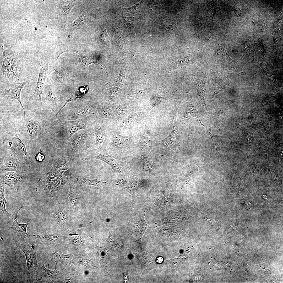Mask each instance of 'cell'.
I'll return each instance as SVG.
<instances>
[{
  "label": "cell",
  "instance_id": "1",
  "mask_svg": "<svg viewBox=\"0 0 283 283\" xmlns=\"http://www.w3.org/2000/svg\"><path fill=\"white\" fill-rule=\"evenodd\" d=\"M14 243L16 246L20 249L25 255L27 267V280L30 282H34L38 265L36 258L37 251L38 247L37 242L33 240L28 243L23 244L15 240Z\"/></svg>",
  "mask_w": 283,
  "mask_h": 283
},
{
  "label": "cell",
  "instance_id": "2",
  "mask_svg": "<svg viewBox=\"0 0 283 283\" xmlns=\"http://www.w3.org/2000/svg\"><path fill=\"white\" fill-rule=\"evenodd\" d=\"M91 159H99L104 162L108 164L115 173L125 172L129 168L128 165L124 161L109 155H104L96 151L90 153L85 157L82 159V160L86 161Z\"/></svg>",
  "mask_w": 283,
  "mask_h": 283
},
{
  "label": "cell",
  "instance_id": "3",
  "mask_svg": "<svg viewBox=\"0 0 283 283\" xmlns=\"http://www.w3.org/2000/svg\"><path fill=\"white\" fill-rule=\"evenodd\" d=\"M20 210V208H18L14 211L7 219V224L9 228L16 232L18 239L20 241L27 243L33 240L35 235H30L27 233L26 229L29 223L20 224L18 222L17 216Z\"/></svg>",
  "mask_w": 283,
  "mask_h": 283
},
{
  "label": "cell",
  "instance_id": "4",
  "mask_svg": "<svg viewBox=\"0 0 283 283\" xmlns=\"http://www.w3.org/2000/svg\"><path fill=\"white\" fill-rule=\"evenodd\" d=\"M31 80V79H30L21 82L13 84L11 87L8 89L2 90L1 91L0 101L5 96H7L12 99L17 100L19 102L23 109L25 117V110L21 101V92L24 86L27 84H29Z\"/></svg>",
  "mask_w": 283,
  "mask_h": 283
},
{
  "label": "cell",
  "instance_id": "5",
  "mask_svg": "<svg viewBox=\"0 0 283 283\" xmlns=\"http://www.w3.org/2000/svg\"><path fill=\"white\" fill-rule=\"evenodd\" d=\"M59 274V271H57L55 268L54 270H51L47 269L43 263H38L34 282L37 283L51 282L56 279V276Z\"/></svg>",
  "mask_w": 283,
  "mask_h": 283
},
{
  "label": "cell",
  "instance_id": "6",
  "mask_svg": "<svg viewBox=\"0 0 283 283\" xmlns=\"http://www.w3.org/2000/svg\"><path fill=\"white\" fill-rule=\"evenodd\" d=\"M1 48L3 56V61L1 68L18 63V59L7 41H1Z\"/></svg>",
  "mask_w": 283,
  "mask_h": 283
},
{
  "label": "cell",
  "instance_id": "7",
  "mask_svg": "<svg viewBox=\"0 0 283 283\" xmlns=\"http://www.w3.org/2000/svg\"><path fill=\"white\" fill-rule=\"evenodd\" d=\"M39 73L37 81L35 86L34 95L38 96L39 101L43 107L42 102V96L45 82L46 67L41 61L39 63Z\"/></svg>",
  "mask_w": 283,
  "mask_h": 283
},
{
  "label": "cell",
  "instance_id": "8",
  "mask_svg": "<svg viewBox=\"0 0 283 283\" xmlns=\"http://www.w3.org/2000/svg\"><path fill=\"white\" fill-rule=\"evenodd\" d=\"M195 117L197 118L200 122L201 124L207 131V129L203 124L199 118L197 109L192 102L188 100L187 107L185 111L181 117V122L182 123L184 124L187 127L188 131V139H190L188 130V122L191 118Z\"/></svg>",
  "mask_w": 283,
  "mask_h": 283
},
{
  "label": "cell",
  "instance_id": "9",
  "mask_svg": "<svg viewBox=\"0 0 283 283\" xmlns=\"http://www.w3.org/2000/svg\"><path fill=\"white\" fill-rule=\"evenodd\" d=\"M179 105L175 109L173 116V125L170 134L165 139L162 140L164 144L168 148L174 147L176 144L178 139V125L177 120V117Z\"/></svg>",
  "mask_w": 283,
  "mask_h": 283
},
{
  "label": "cell",
  "instance_id": "10",
  "mask_svg": "<svg viewBox=\"0 0 283 283\" xmlns=\"http://www.w3.org/2000/svg\"><path fill=\"white\" fill-rule=\"evenodd\" d=\"M20 67L18 63L1 68V75L8 81L15 83L18 82Z\"/></svg>",
  "mask_w": 283,
  "mask_h": 283
},
{
  "label": "cell",
  "instance_id": "11",
  "mask_svg": "<svg viewBox=\"0 0 283 283\" xmlns=\"http://www.w3.org/2000/svg\"><path fill=\"white\" fill-rule=\"evenodd\" d=\"M22 181V178L17 174L13 172H9L3 176L1 181V184L6 185L10 188L17 189Z\"/></svg>",
  "mask_w": 283,
  "mask_h": 283
},
{
  "label": "cell",
  "instance_id": "12",
  "mask_svg": "<svg viewBox=\"0 0 283 283\" xmlns=\"http://www.w3.org/2000/svg\"><path fill=\"white\" fill-rule=\"evenodd\" d=\"M85 132L79 131L72 135L70 143L73 148L80 149L85 145L88 138L87 134Z\"/></svg>",
  "mask_w": 283,
  "mask_h": 283
},
{
  "label": "cell",
  "instance_id": "13",
  "mask_svg": "<svg viewBox=\"0 0 283 283\" xmlns=\"http://www.w3.org/2000/svg\"><path fill=\"white\" fill-rule=\"evenodd\" d=\"M67 129L70 137L77 132L85 129L87 126L83 118L73 120H68L66 123Z\"/></svg>",
  "mask_w": 283,
  "mask_h": 283
},
{
  "label": "cell",
  "instance_id": "14",
  "mask_svg": "<svg viewBox=\"0 0 283 283\" xmlns=\"http://www.w3.org/2000/svg\"><path fill=\"white\" fill-rule=\"evenodd\" d=\"M37 237L41 242L49 246L58 243L61 240V236L58 233H50L46 232L38 235Z\"/></svg>",
  "mask_w": 283,
  "mask_h": 283
},
{
  "label": "cell",
  "instance_id": "15",
  "mask_svg": "<svg viewBox=\"0 0 283 283\" xmlns=\"http://www.w3.org/2000/svg\"><path fill=\"white\" fill-rule=\"evenodd\" d=\"M89 113L88 108L83 106H79L72 108L68 113L67 119L73 120L83 118Z\"/></svg>",
  "mask_w": 283,
  "mask_h": 283
},
{
  "label": "cell",
  "instance_id": "16",
  "mask_svg": "<svg viewBox=\"0 0 283 283\" xmlns=\"http://www.w3.org/2000/svg\"><path fill=\"white\" fill-rule=\"evenodd\" d=\"M191 78L193 81L195 85L200 104L205 108L206 111L209 113L205 100V94L204 81L201 79L194 77H192Z\"/></svg>",
  "mask_w": 283,
  "mask_h": 283
},
{
  "label": "cell",
  "instance_id": "17",
  "mask_svg": "<svg viewBox=\"0 0 283 283\" xmlns=\"http://www.w3.org/2000/svg\"><path fill=\"white\" fill-rule=\"evenodd\" d=\"M26 129L27 132L32 139L36 138L41 129V126L37 120L29 119L26 122Z\"/></svg>",
  "mask_w": 283,
  "mask_h": 283
},
{
  "label": "cell",
  "instance_id": "18",
  "mask_svg": "<svg viewBox=\"0 0 283 283\" xmlns=\"http://www.w3.org/2000/svg\"><path fill=\"white\" fill-rule=\"evenodd\" d=\"M70 191L68 197L69 203L73 208L75 210L78 208L79 200L78 198L76 188L72 181L69 180Z\"/></svg>",
  "mask_w": 283,
  "mask_h": 283
},
{
  "label": "cell",
  "instance_id": "19",
  "mask_svg": "<svg viewBox=\"0 0 283 283\" xmlns=\"http://www.w3.org/2000/svg\"><path fill=\"white\" fill-rule=\"evenodd\" d=\"M130 140L131 137L129 135L124 136L116 134L113 137L111 144L115 148H119L128 143Z\"/></svg>",
  "mask_w": 283,
  "mask_h": 283
},
{
  "label": "cell",
  "instance_id": "20",
  "mask_svg": "<svg viewBox=\"0 0 283 283\" xmlns=\"http://www.w3.org/2000/svg\"><path fill=\"white\" fill-rule=\"evenodd\" d=\"M76 178L78 183L81 186H91L97 187L106 183L105 182L100 181L96 179H87L82 176H78Z\"/></svg>",
  "mask_w": 283,
  "mask_h": 283
},
{
  "label": "cell",
  "instance_id": "21",
  "mask_svg": "<svg viewBox=\"0 0 283 283\" xmlns=\"http://www.w3.org/2000/svg\"><path fill=\"white\" fill-rule=\"evenodd\" d=\"M50 250L55 261L62 263L65 266L71 262L72 256V254L64 255L62 253L61 251L57 252L51 249H50Z\"/></svg>",
  "mask_w": 283,
  "mask_h": 283
},
{
  "label": "cell",
  "instance_id": "22",
  "mask_svg": "<svg viewBox=\"0 0 283 283\" xmlns=\"http://www.w3.org/2000/svg\"><path fill=\"white\" fill-rule=\"evenodd\" d=\"M98 38L100 45L108 51H110V39L105 28L103 27L102 29L98 36Z\"/></svg>",
  "mask_w": 283,
  "mask_h": 283
},
{
  "label": "cell",
  "instance_id": "23",
  "mask_svg": "<svg viewBox=\"0 0 283 283\" xmlns=\"http://www.w3.org/2000/svg\"><path fill=\"white\" fill-rule=\"evenodd\" d=\"M1 184V183H0ZM5 187L3 184H1L0 190V209L2 212L4 216L6 219H8L11 216L7 211L6 205L7 203L4 194Z\"/></svg>",
  "mask_w": 283,
  "mask_h": 283
},
{
  "label": "cell",
  "instance_id": "24",
  "mask_svg": "<svg viewBox=\"0 0 283 283\" xmlns=\"http://www.w3.org/2000/svg\"><path fill=\"white\" fill-rule=\"evenodd\" d=\"M53 217L55 222L57 224L64 223L67 219L66 215L64 211L59 206L57 207L55 209Z\"/></svg>",
  "mask_w": 283,
  "mask_h": 283
},
{
  "label": "cell",
  "instance_id": "25",
  "mask_svg": "<svg viewBox=\"0 0 283 283\" xmlns=\"http://www.w3.org/2000/svg\"><path fill=\"white\" fill-rule=\"evenodd\" d=\"M73 161L70 157H65L62 159L57 162L56 165L57 170L59 171H66Z\"/></svg>",
  "mask_w": 283,
  "mask_h": 283
},
{
  "label": "cell",
  "instance_id": "26",
  "mask_svg": "<svg viewBox=\"0 0 283 283\" xmlns=\"http://www.w3.org/2000/svg\"><path fill=\"white\" fill-rule=\"evenodd\" d=\"M116 82L117 84L120 86H123L126 84V70L123 64H121L120 72Z\"/></svg>",
  "mask_w": 283,
  "mask_h": 283
},
{
  "label": "cell",
  "instance_id": "27",
  "mask_svg": "<svg viewBox=\"0 0 283 283\" xmlns=\"http://www.w3.org/2000/svg\"><path fill=\"white\" fill-rule=\"evenodd\" d=\"M109 234L106 240L107 243L111 245L116 247L120 249L123 247V245L119 239L115 236H113L109 231Z\"/></svg>",
  "mask_w": 283,
  "mask_h": 283
},
{
  "label": "cell",
  "instance_id": "28",
  "mask_svg": "<svg viewBox=\"0 0 283 283\" xmlns=\"http://www.w3.org/2000/svg\"><path fill=\"white\" fill-rule=\"evenodd\" d=\"M117 46L120 50L122 51L125 50L126 43L124 41L123 35L120 33L117 32Z\"/></svg>",
  "mask_w": 283,
  "mask_h": 283
},
{
  "label": "cell",
  "instance_id": "29",
  "mask_svg": "<svg viewBox=\"0 0 283 283\" xmlns=\"http://www.w3.org/2000/svg\"><path fill=\"white\" fill-rule=\"evenodd\" d=\"M95 137L97 143L101 144L104 142V138L102 131L99 126L96 127L95 131Z\"/></svg>",
  "mask_w": 283,
  "mask_h": 283
},
{
  "label": "cell",
  "instance_id": "30",
  "mask_svg": "<svg viewBox=\"0 0 283 283\" xmlns=\"http://www.w3.org/2000/svg\"><path fill=\"white\" fill-rule=\"evenodd\" d=\"M140 117L138 113L133 114L123 121L122 124L124 126H129L136 121Z\"/></svg>",
  "mask_w": 283,
  "mask_h": 283
},
{
  "label": "cell",
  "instance_id": "31",
  "mask_svg": "<svg viewBox=\"0 0 283 283\" xmlns=\"http://www.w3.org/2000/svg\"><path fill=\"white\" fill-rule=\"evenodd\" d=\"M149 135L147 132H145L141 138V144L143 148H148L151 145Z\"/></svg>",
  "mask_w": 283,
  "mask_h": 283
},
{
  "label": "cell",
  "instance_id": "32",
  "mask_svg": "<svg viewBox=\"0 0 283 283\" xmlns=\"http://www.w3.org/2000/svg\"><path fill=\"white\" fill-rule=\"evenodd\" d=\"M182 214H180L179 213H176L175 214L172 215L168 217L167 219L168 221L170 222L176 221H181L184 219H187Z\"/></svg>",
  "mask_w": 283,
  "mask_h": 283
},
{
  "label": "cell",
  "instance_id": "33",
  "mask_svg": "<svg viewBox=\"0 0 283 283\" xmlns=\"http://www.w3.org/2000/svg\"><path fill=\"white\" fill-rule=\"evenodd\" d=\"M15 139L16 141L17 145L18 148L23 154L25 155H27V153L25 146L18 137L16 131H15Z\"/></svg>",
  "mask_w": 283,
  "mask_h": 283
},
{
  "label": "cell",
  "instance_id": "34",
  "mask_svg": "<svg viewBox=\"0 0 283 283\" xmlns=\"http://www.w3.org/2000/svg\"><path fill=\"white\" fill-rule=\"evenodd\" d=\"M141 160L144 168L148 171H150L152 167V164L150 159L147 157H143Z\"/></svg>",
  "mask_w": 283,
  "mask_h": 283
},
{
  "label": "cell",
  "instance_id": "35",
  "mask_svg": "<svg viewBox=\"0 0 283 283\" xmlns=\"http://www.w3.org/2000/svg\"><path fill=\"white\" fill-rule=\"evenodd\" d=\"M190 56L187 55H183L177 57L175 59V63L176 64L181 65V64H187L189 62L190 60Z\"/></svg>",
  "mask_w": 283,
  "mask_h": 283
},
{
  "label": "cell",
  "instance_id": "36",
  "mask_svg": "<svg viewBox=\"0 0 283 283\" xmlns=\"http://www.w3.org/2000/svg\"><path fill=\"white\" fill-rule=\"evenodd\" d=\"M16 164L15 161L13 160H9L5 165V170L6 171L15 170L16 169Z\"/></svg>",
  "mask_w": 283,
  "mask_h": 283
},
{
  "label": "cell",
  "instance_id": "37",
  "mask_svg": "<svg viewBox=\"0 0 283 283\" xmlns=\"http://www.w3.org/2000/svg\"><path fill=\"white\" fill-rule=\"evenodd\" d=\"M126 108L125 106L119 105L117 106L116 110V113L117 117H121L125 113Z\"/></svg>",
  "mask_w": 283,
  "mask_h": 283
},
{
  "label": "cell",
  "instance_id": "38",
  "mask_svg": "<svg viewBox=\"0 0 283 283\" xmlns=\"http://www.w3.org/2000/svg\"><path fill=\"white\" fill-rule=\"evenodd\" d=\"M48 94L51 101L54 104H57V100L56 95L52 89L49 87L48 88Z\"/></svg>",
  "mask_w": 283,
  "mask_h": 283
},
{
  "label": "cell",
  "instance_id": "39",
  "mask_svg": "<svg viewBox=\"0 0 283 283\" xmlns=\"http://www.w3.org/2000/svg\"><path fill=\"white\" fill-rule=\"evenodd\" d=\"M85 22V18L84 15L80 16L72 24V27L78 26L79 25H81L80 24H82Z\"/></svg>",
  "mask_w": 283,
  "mask_h": 283
},
{
  "label": "cell",
  "instance_id": "40",
  "mask_svg": "<svg viewBox=\"0 0 283 283\" xmlns=\"http://www.w3.org/2000/svg\"><path fill=\"white\" fill-rule=\"evenodd\" d=\"M110 90H108L107 91L108 93L111 96L113 97H115L116 96H117L118 94V89L117 88H115V87L111 89L110 88Z\"/></svg>",
  "mask_w": 283,
  "mask_h": 283
},
{
  "label": "cell",
  "instance_id": "41",
  "mask_svg": "<svg viewBox=\"0 0 283 283\" xmlns=\"http://www.w3.org/2000/svg\"><path fill=\"white\" fill-rule=\"evenodd\" d=\"M144 93V91L143 90L135 91L129 94V96L130 97H138L142 95Z\"/></svg>",
  "mask_w": 283,
  "mask_h": 283
},
{
  "label": "cell",
  "instance_id": "42",
  "mask_svg": "<svg viewBox=\"0 0 283 283\" xmlns=\"http://www.w3.org/2000/svg\"><path fill=\"white\" fill-rule=\"evenodd\" d=\"M73 3H70L68 5L66 6L63 9V12L64 14L66 15L70 11L72 7H73Z\"/></svg>",
  "mask_w": 283,
  "mask_h": 283
},
{
  "label": "cell",
  "instance_id": "43",
  "mask_svg": "<svg viewBox=\"0 0 283 283\" xmlns=\"http://www.w3.org/2000/svg\"><path fill=\"white\" fill-rule=\"evenodd\" d=\"M54 71L55 76L58 80L59 81H62L63 79V75L57 70H54Z\"/></svg>",
  "mask_w": 283,
  "mask_h": 283
},
{
  "label": "cell",
  "instance_id": "44",
  "mask_svg": "<svg viewBox=\"0 0 283 283\" xmlns=\"http://www.w3.org/2000/svg\"><path fill=\"white\" fill-rule=\"evenodd\" d=\"M128 269H127L125 272H123V282L127 283L129 280V276L128 274Z\"/></svg>",
  "mask_w": 283,
  "mask_h": 283
},
{
  "label": "cell",
  "instance_id": "45",
  "mask_svg": "<svg viewBox=\"0 0 283 283\" xmlns=\"http://www.w3.org/2000/svg\"><path fill=\"white\" fill-rule=\"evenodd\" d=\"M115 182L116 184L122 186L124 185V183L126 182V181L122 179H118L116 180Z\"/></svg>",
  "mask_w": 283,
  "mask_h": 283
},
{
  "label": "cell",
  "instance_id": "46",
  "mask_svg": "<svg viewBox=\"0 0 283 283\" xmlns=\"http://www.w3.org/2000/svg\"><path fill=\"white\" fill-rule=\"evenodd\" d=\"M44 158V156L41 153L38 154L36 157L37 160L39 161H42Z\"/></svg>",
  "mask_w": 283,
  "mask_h": 283
}]
</instances>
